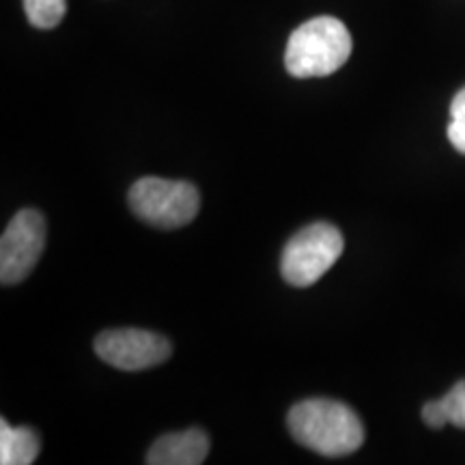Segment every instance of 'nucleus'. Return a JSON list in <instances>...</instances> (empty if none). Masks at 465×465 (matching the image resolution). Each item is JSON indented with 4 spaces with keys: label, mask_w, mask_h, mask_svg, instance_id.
<instances>
[{
    "label": "nucleus",
    "mask_w": 465,
    "mask_h": 465,
    "mask_svg": "<svg viewBox=\"0 0 465 465\" xmlns=\"http://www.w3.org/2000/svg\"><path fill=\"white\" fill-rule=\"evenodd\" d=\"M345 240L330 223L308 224L282 250L281 274L293 287H311L341 259Z\"/></svg>",
    "instance_id": "obj_4"
},
{
    "label": "nucleus",
    "mask_w": 465,
    "mask_h": 465,
    "mask_svg": "<svg viewBox=\"0 0 465 465\" xmlns=\"http://www.w3.org/2000/svg\"><path fill=\"white\" fill-rule=\"evenodd\" d=\"M351 50L347 26L332 15H319L291 33L284 67L293 78H325L345 65Z\"/></svg>",
    "instance_id": "obj_2"
},
{
    "label": "nucleus",
    "mask_w": 465,
    "mask_h": 465,
    "mask_svg": "<svg viewBox=\"0 0 465 465\" xmlns=\"http://www.w3.org/2000/svg\"><path fill=\"white\" fill-rule=\"evenodd\" d=\"M95 353L119 371H147L171 358L173 347L162 334L138 328L106 330L97 336Z\"/></svg>",
    "instance_id": "obj_6"
},
{
    "label": "nucleus",
    "mask_w": 465,
    "mask_h": 465,
    "mask_svg": "<svg viewBox=\"0 0 465 465\" xmlns=\"http://www.w3.org/2000/svg\"><path fill=\"white\" fill-rule=\"evenodd\" d=\"M287 427L304 449L345 457L364 444V427L351 407L332 399H308L291 407Z\"/></svg>",
    "instance_id": "obj_1"
},
{
    "label": "nucleus",
    "mask_w": 465,
    "mask_h": 465,
    "mask_svg": "<svg viewBox=\"0 0 465 465\" xmlns=\"http://www.w3.org/2000/svg\"><path fill=\"white\" fill-rule=\"evenodd\" d=\"M42 441L31 427H11L0 420V463L31 465L39 455Z\"/></svg>",
    "instance_id": "obj_8"
},
{
    "label": "nucleus",
    "mask_w": 465,
    "mask_h": 465,
    "mask_svg": "<svg viewBox=\"0 0 465 465\" xmlns=\"http://www.w3.org/2000/svg\"><path fill=\"white\" fill-rule=\"evenodd\" d=\"M449 141L459 153L465 155V86L457 93L450 104V125Z\"/></svg>",
    "instance_id": "obj_11"
},
{
    "label": "nucleus",
    "mask_w": 465,
    "mask_h": 465,
    "mask_svg": "<svg viewBox=\"0 0 465 465\" xmlns=\"http://www.w3.org/2000/svg\"><path fill=\"white\" fill-rule=\"evenodd\" d=\"M45 248V220L37 209L17 212L0 240V282H22L42 259Z\"/></svg>",
    "instance_id": "obj_5"
},
{
    "label": "nucleus",
    "mask_w": 465,
    "mask_h": 465,
    "mask_svg": "<svg viewBox=\"0 0 465 465\" xmlns=\"http://www.w3.org/2000/svg\"><path fill=\"white\" fill-rule=\"evenodd\" d=\"M25 14L35 28L50 31L58 26L67 14V0H22Z\"/></svg>",
    "instance_id": "obj_10"
},
{
    "label": "nucleus",
    "mask_w": 465,
    "mask_h": 465,
    "mask_svg": "<svg viewBox=\"0 0 465 465\" xmlns=\"http://www.w3.org/2000/svg\"><path fill=\"white\" fill-rule=\"evenodd\" d=\"M132 212L158 229H182L199 216L201 194L190 182L143 177L127 194Z\"/></svg>",
    "instance_id": "obj_3"
},
{
    "label": "nucleus",
    "mask_w": 465,
    "mask_h": 465,
    "mask_svg": "<svg viewBox=\"0 0 465 465\" xmlns=\"http://www.w3.org/2000/svg\"><path fill=\"white\" fill-rule=\"evenodd\" d=\"M422 420L431 429H441L449 422L457 429H465V380L455 383L446 397L429 401L422 407Z\"/></svg>",
    "instance_id": "obj_9"
},
{
    "label": "nucleus",
    "mask_w": 465,
    "mask_h": 465,
    "mask_svg": "<svg viewBox=\"0 0 465 465\" xmlns=\"http://www.w3.org/2000/svg\"><path fill=\"white\" fill-rule=\"evenodd\" d=\"M209 452V438L203 429L168 433L151 446L147 452L149 465H201Z\"/></svg>",
    "instance_id": "obj_7"
}]
</instances>
